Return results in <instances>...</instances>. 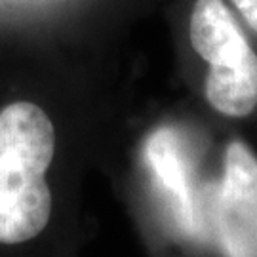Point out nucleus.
<instances>
[{
	"mask_svg": "<svg viewBox=\"0 0 257 257\" xmlns=\"http://www.w3.org/2000/svg\"><path fill=\"white\" fill-rule=\"evenodd\" d=\"M215 221L223 255L257 257V156L240 139L225 151Z\"/></svg>",
	"mask_w": 257,
	"mask_h": 257,
	"instance_id": "obj_3",
	"label": "nucleus"
},
{
	"mask_svg": "<svg viewBox=\"0 0 257 257\" xmlns=\"http://www.w3.org/2000/svg\"><path fill=\"white\" fill-rule=\"evenodd\" d=\"M147 158L156 179L174 198L183 219L193 221V198L187 183V172L179 158V151L168 130H158L147 143Z\"/></svg>",
	"mask_w": 257,
	"mask_h": 257,
	"instance_id": "obj_4",
	"label": "nucleus"
},
{
	"mask_svg": "<svg viewBox=\"0 0 257 257\" xmlns=\"http://www.w3.org/2000/svg\"><path fill=\"white\" fill-rule=\"evenodd\" d=\"M54 153V124L38 105L16 101L0 110V244H23L46 229Z\"/></svg>",
	"mask_w": 257,
	"mask_h": 257,
	"instance_id": "obj_1",
	"label": "nucleus"
},
{
	"mask_svg": "<svg viewBox=\"0 0 257 257\" xmlns=\"http://www.w3.org/2000/svg\"><path fill=\"white\" fill-rule=\"evenodd\" d=\"M191 44L210 63L206 99L227 116H248L257 107V54L223 0H196Z\"/></svg>",
	"mask_w": 257,
	"mask_h": 257,
	"instance_id": "obj_2",
	"label": "nucleus"
},
{
	"mask_svg": "<svg viewBox=\"0 0 257 257\" xmlns=\"http://www.w3.org/2000/svg\"><path fill=\"white\" fill-rule=\"evenodd\" d=\"M232 4L246 19V23L257 33V0H232Z\"/></svg>",
	"mask_w": 257,
	"mask_h": 257,
	"instance_id": "obj_5",
	"label": "nucleus"
}]
</instances>
